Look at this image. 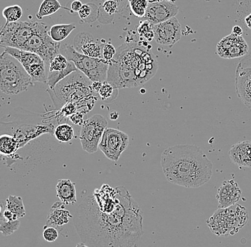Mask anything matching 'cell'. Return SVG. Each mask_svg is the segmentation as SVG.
I'll return each mask as SVG.
<instances>
[{
	"label": "cell",
	"instance_id": "1",
	"mask_svg": "<svg viewBox=\"0 0 251 247\" xmlns=\"http://www.w3.org/2000/svg\"><path fill=\"white\" fill-rule=\"evenodd\" d=\"M107 192H96L78 207L75 225L80 239L90 247H137L144 234L137 203L125 187Z\"/></svg>",
	"mask_w": 251,
	"mask_h": 247
},
{
	"label": "cell",
	"instance_id": "2",
	"mask_svg": "<svg viewBox=\"0 0 251 247\" xmlns=\"http://www.w3.org/2000/svg\"><path fill=\"white\" fill-rule=\"evenodd\" d=\"M161 166L170 183L199 188L211 179L213 164L201 148L192 144H178L165 149Z\"/></svg>",
	"mask_w": 251,
	"mask_h": 247
},
{
	"label": "cell",
	"instance_id": "3",
	"mask_svg": "<svg viewBox=\"0 0 251 247\" xmlns=\"http://www.w3.org/2000/svg\"><path fill=\"white\" fill-rule=\"evenodd\" d=\"M158 63L151 51L141 45H122L110 61L106 82L116 89L145 84L156 75Z\"/></svg>",
	"mask_w": 251,
	"mask_h": 247
},
{
	"label": "cell",
	"instance_id": "4",
	"mask_svg": "<svg viewBox=\"0 0 251 247\" xmlns=\"http://www.w3.org/2000/svg\"><path fill=\"white\" fill-rule=\"evenodd\" d=\"M59 122L60 116L56 111L38 114L17 107L0 119V135H12L23 148L42 135H54Z\"/></svg>",
	"mask_w": 251,
	"mask_h": 247
},
{
	"label": "cell",
	"instance_id": "5",
	"mask_svg": "<svg viewBox=\"0 0 251 247\" xmlns=\"http://www.w3.org/2000/svg\"><path fill=\"white\" fill-rule=\"evenodd\" d=\"M92 82L77 71L59 82L54 89H47V92L58 111L67 104H77L92 96Z\"/></svg>",
	"mask_w": 251,
	"mask_h": 247
},
{
	"label": "cell",
	"instance_id": "6",
	"mask_svg": "<svg viewBox=\"0 0 251 247\" xmlns=\"http://www.w3.org/2000/svg\"><path fill=\"white\" fill-rule=\"evenodd\" d=\"M30 76L15 58L4 51L0 55V91L16 95L34 86Z\"/></svg>",
	"mask_w": 251,
	"mask_h": 247
},
{
	"label": "cell",
	"instance_id": "7",
	"mask_svg": "<svg viewBox=\"0 0 251 247\" xmlns=\"http://www.w3.org/2000/svg\"><path fill=\"white\" fill-rule=\"evenodd\" d=\"M248 212L242 206L235 204L226 209H219L207 221L212 232L218 235L234 234L246 224Z\"/></svg>",
	"mask_w": 251,
	"mask_h": 247
},
{
	"label": "cell",
	"instance_id": "8",
	"mask_svg": "<svg viewBox=\"0 0 251 247\" xmlns=\"http://www.w3.org/2000/svg\"><path fill=\"white\" fill-rule=\"evenodd\" d=\"M70 62L76 66L77 70L84 74L92 82L106 81L110 62L103 58H92L77 53L72 45L61 46L60 51Z\"/></svg>",
	"mask_w": 251,
	"mask_h": 247
},
{
	"label": "cell",
	"instance_id": "9",
	"mask_svg": "<svg viewBox=\"0 0 251 247\" xmlns=\"http://www.w3.org/2000/svg\"><path fill=\"white\" fill-rule=\"evenodd\" d=\"M48 25L39 23L37 29L25 44L23 50L38 55L46 64L50 62L56 55L60 54L61 43L53 40L49 34Z\"/></svg>",
	"mask_w": 251,
	"mask_h": 247
},
{
	"label": "cell",
	"instance_id": "10",
	"mask_svg": "<svg viewBox=\"0 0 251 247\" xmlns=\"http://www.w3.org/2000/svg\"><path fill=\"white\" fill-rule=\"evenodd\" d=\"M39 22L18 21L4 24L0 27V47L23 50L25 44L38 27Z\"/></svg>",
	"mask_w": 251,
	"mask_h": 247
},
{
	"label": "cell",
	"instance_id": "11",
	"mask_svg": "<svg viewBox=\"0 0 251 247\" xmlns=\"http://www.w3.org/2000/svg\"><path fill=\"white\" fill-rule=\"evenodd\" d=\"M4 52L13 56L22 64L34 83L37 82L47 83L48 73L45 66L46 63L38 55L12 47H7L4 49Z\"/></svg>",
	"mask_w": 251,
	"mask_h": 247
},
{
	"label": "cell",
	"instance_id": "12",
	"mask_svg": "<svg viewBox=\"0 0 251 247\" xmlns=\"http://www.w3.org/2000/svg\"><path fill=\"white\" fill-rule=\"evenodd\" d=\"M107 124L104 116L100 114H95L84 121L79 136L83 150L89 154H93L98 150L99 144Z\"/></svg>",
	"mask_w": 251,
	"mask_h": 247
},
{
	"label": "cell",
	"instance_id": "13",
	"mask_svg": "<svg viewBox=\"0 0 251 247\" xmlns=\"http://www.w3.org/2000/svg\"><path fill=\"white\" fill-rule=\"evenodd\" d=\"M129 137L125 132L113 128H106L103 132L99 148L111 161L118 162L128 147Z\"/></svg>",
	"mask_w": 251,
	"mask_h": 247
},
{
	"label": "cell",
	"instance_id": "14",
	"mask_svg": "<svg viewBox=\"0 0 251 247\" xmlns=\"http://www.w3.org/2000/svg\"><path fill=\"white\" fill-rule=\"evenodd\" d=\"M235 86L238 98L251 110V52L243 56L237 66Z\"/></svg>",
	"mask_w": 251,
	"mask_h": 247
},
{
	"label": "cell",
	"instance_id": "15",
	"mask_svg": "<svg viewBox=\"0 0 251 247\" xmlns=\"http://www.w3.org/2000/svg\"><path fill=\"white\" fill-rule=\"evenodd\" d=\"M249 47L242 36L231 34L221 39L216 46V53L224 59L243 57L249 54Z\"/></svg>",
	"mask_w": 251,
	"mask_h": 247
},
{
	"label": "cell",
	"instance_id": "16",
	"mask_svg": "<svg viewBox=\"0 0 251 247\" xmlns=\"http://www.w3.org/2000/svg\"><path fill=\"white\" fill-rule=\"evenodd\" d=\"M154 39L158 45L172 47L181 38V26L175 17L154 25Z\"/></svg>",
	"mask_w": 251,
	"mask_h": 247
},
{
	"label": "cell",
	"instance_id": "17",
	"mask_svg": "<svg viewBox=\"0 0 251 247\" xmlns=\"http://www.w3.org/2000/svg\"><path fill=\"white\" fill-rule=\"evenodd\" d=\"M178 9L176 4L168 0L149 1L144 17L152 25H156L175 17L178 13Z\"/></svg>",
	"mask_w": 251,
	"mask_h": 247
},
{
	"label": "cell",
	"instance_id": "18",
	"mask_svg": "<svg viewBox=\"0 0 251 247\" xmlns=\"http://www.w3.org/2000/svg\"><path fill=\"white\" fill-rule=\"evenodd\" d=\"M242 191L233 179L226 180L218 190L216 199L219 209H226L235 205L241 199Z\"/></svg>",
	"mask_w": 251,
	"mask_h": 247
},
{
	"label": "cell",
	"instance_id": "19",
	"mask_svg": "<svg viewBox=\"0 0 251 247\" xmlns=\"http://www.w3.org/2000/svg\"><path fill=\"white\" fill-rule=\"evenodd\" d=\"M103 45L96 42L94 37L89 33L81 31L76 34L72 46L80 54L89 57L103 58L102 51Z\"/></svg>",
	"mask_w": 251,
	"mask_h": 247
},
{
	"label": "cell",
	"instance_id": "20",
	"mask_svg": "<svg viewBox=\"0 0 251 247\" xmlns=\"http://www.w3.org/2000/svg\"><path fill=\"white\" fill-rule=\"evenodd\" d=\"M21 149L20 143L12 135H0V162L7 166H10L18 160H22L17 155L19 149Z\"/></svg>",
	"mask_w": 251,
	"mask_h": 247
},
{
	"label": "cell",
	"instance_id": "21",
	"mask_svg": "<svg viewBox=\"0 0 251 247\" xmlns=\"http://www.w3.org/2000/svg\"><path fill=\"white\" fill-rule=\"evenodd\" d=\"M228 155L232 163L240 167L251 168V141H239L233 144Z\"/></svg>",
	"mask_w": 251,
	"mask_h": 247
},
{
	"label": "cell",
	"instance_id": "22",
	"mask_svg": "<svg viewBox=\"0 0 251 247\" xmlns=\"http://www.w3.org/2000/svg\"><path fill=\"white\" fill-rule=\"evenodd\" d=\"M72 218H73V216L71 215L70 211L64 209L62 201L56 202L51 207L47 216L46 225L56 228L60 227L68 224Z\"/></svg>",
	"mask_w": 251,
	"mask_h": 247
},
{
	"label": "cell",
	"instance_id": "23",
	"mask_svg": "<svg viewBox=\"0 0 251 247\" xmlns=\"http://www.w3.org/2000/svg\"><path fill=\"white\" fill-rule=\"evenodd\" d=\"M56 195L63 204L70 205L76 204V192L75 184L70 179H59L56 186Z\"/></svg>",
	"mask_w": 251,
	"mask_h": 247
},
{
	"label": "cell",
	"instance_id": "24",
	"mask_svg": "<svg viewBox=\"0 0 251 247\" xmlns=\"http://www.w3.org/2000/svg\"><path fill=\"white\" fill-rule=\"evenodd\" d=\"M75 29L76 26L72 24L54 25L50 28L49 34L54 42H61L67 39Z\"/></svg>",
	"mask_w": 251,
	"mask_h": 247
},
{
	"label": "cell",
	"instance_id": "25",
	"mask_svg": "<svg viewBox=\"0 0 251 247\" xmlns=\"http://www.w3.org/2000/svg\"><path fill=\"white\" fill-rule=\"evenodd\" d=\"M78 71L75 64L70 62L68 67L65 70L61 72H49L46 84L49 86V89H53L56 86V84L70 75L71 74Z\"/></svg>",
	"mask_w": 251,
	"mask_h": 247
},
{
	"label": "cell",
	"instance_id": "26",
	"mask_svg": "<svg viewBox=\"0 0 251 247\" xmlns=\"http://www.w3.org/2000/svg\"><path fill=\"white\" fill-rule=\"evenodd\" d=\"M60 9H66V8L62 7L58 0H44L39 7L36 17L38 20H42L45 17L52 15Z\"/></svg>",
	"mask_w": 251,
	"mask_h": 247
},
{
	"label": "cell",
	"instance_id": "27",
	"mask_svg": "<svg viewBox=\"0 0 251 247\" xmlns=\"http://www.w3.org/2000/svg\"><path fill=\"white\" fill-rule=\"evenodd\" d=\"M6 209L15 213L19 219L23 218L26 215L25 204L21 196L9 195L6 199Z\"/></svg>",
	"mask_w": 251,
	"mask_h": 247
},
{
	"label": "cell",
	"instance_id": "28",
	"mask_svg": "<svg viewBox=\"0 0 251 247\" xmlns=\"http://www.w3.org/2000/svg\"><path fill=\"white\" fill-rule=\"evenodd\" d=\"M54 135L60 142H69L75 137V130L70 124H59L55 128Z\"/></svg>",
	"mask_w": 251,
	"mask_h": 247
},
{
	"label": "cell",
	"instance_id": "29",
	"mask_svg": "<svg viewBox=\"0 0 251 247\" xmlns=\"http://www.w3.org/2000/svg\"><path fill=\"white\" fill-rule=\"evenodd\" d=\"M98 92L103 102L110 103V102H114L117 99L118 94H119V89H116L108 82L105 81L102 83L101 88Z\"/></svg>",
	"mask_w": 251,
	"mask_h": 247
},
{
	"label": "cell",
	"instance_id": "30",
	"mask_svg": "<svg viewBox=\"0 0 251 247\" xmlns=\"http://www.w3.org/2000/svg\"><path fill=\"white\" fill-rule=\"evenodd\" d=\"M23 8L17 4L5 7L2 11V16L6 20V24L18 22L23 17Z\"/></svg>",
	"mask_w": 251,
	"mask_h": 247
},
{
	"label": "cell",
	"instance_id": "31",
	"mask_svg": "<svg viewBox=\"0 0 251 247\" xmlns=\"http://www.w3.org/2000/svg\"><path fill=\"white\" fill-rule=\"evenodd\" d=\"M128 4L133 15L141 18L145 17L147 8L149 7V1L148 0H129Z\"/></svg>",
	"mask_w": 251,
	"mask_h": 247
},
{
	"label": "cell",
	"instance_id": "32",
	"mask_svg": "<svg viewBox=\"0 0 251 247\" xmlns=\"http://www.w3.org/2000/svg\"><path fill=\"white\" fill-rule=\"evenodd\" d=\"M153 27L150 22L141 21L138 27V33L139 36L143 38L147 39V41L153 40L154 39V31H153Z\"/></svg>",
	"mask_w": 251,
	"mask_h": 247
},
{
	"label": "cell",
	"instance_id": "33",
	"mask_svg": "<svg viewBox=\"0 0 251 247\" xmlns=\"http://www.w3.org/2000/svg\"><path fill=\"white\" fill-rule=\"evenodd\" d=\"M97 6L94 5V4H83L82 7L78 12L80 19L85 23H92V22L95 21L97 17L92 15H93L94 9H97Z\"/></svg>",
	"mask_w": 251,
	"mask_h": 247
},
{
	"label": "cell",
	"instance_id": "34",
	"mask_svg": "<svg viewBox=\"0 0 251 247\" xmlns=\"http://www.w3.org/2000/svg\"><path fill=\"white\" fill-rule=\"evenodd\" d=\"M70 61L62 54L56 55L50 64L49 72H61L68 67Z\"/></svg>",
	"mask_w": 251,
	"mask_h": 247
},
{
	"label": "cell",
	"instance_id": "35",
	"mask_svg": "<svg viewBox=\"0 0 251 247\" xmlns=\"http://www.w3.org/2000/svg\"><path fill=\"white\" fill-rule=\"evenodd\" d=\"M20 225H21V221L19 220L13 221H6L5 220L2 224L0 225V232L4 237H7L18 230L20 229Z\"/></svg>",
	"mask_w": 251,
	"mask_h": 247
},
{
	"label": "cell",
	"instance_id": "36",
	"mask_svg": "<svg viewBox=\"0 0 251 247\" xmlns=\"http://www.w3.org/2000/svg\"><path fill=\"white\" fill-rule=\"evenodd\" d=\"M42 235H43V238L47 242H54L57 240L58 237H59V232L56 227L45 225L44 226Z\"/></svg>",
	"mask_w": 251,
	"mask_h": 247
},
{
	"label": "cell",
	"instance_id": "37",
	"mask_svg": "<svg viewBox=\"0 0 251 247\" xmlns=\"http://www.w3.org/2000/svg\"><path fill=\"white\" fill-rule=\"evenodd\" d=\"M103 11L109 15H114V14L119 13V5L117 1L114 0H106L102 4Z\"/></svg>",
	"mask_w": 251,
	"mask_h": 247
},
{
	"label": "cell",
	"instance_id": "38",
	"mask_svg": "<svg viewBox=\"0 0 251 247\" xmlns=\"http://www.w3.org/2000/svg\"><path fill=\"white\" fill-rule=\"evenodd\" d=\"M116 53H117V50H116L115 47L111 44H105L103 45L102 55H103V59L105 60L108 61V62L112 60Z\"/></svg>",
	"mask_w": 251,
	"mask_h": 247
},
{
	"label": "cell",
	"instance_id": "39",
	"mask_svg": "<svg viewBox=\"0 0 251 247\" xmlns=\"http://www.w3.org/2000/svg\"><path fill=\"white\" fill-rule=\"evenodd\" d=\"M3 216H4V220L6 221H13L19 220L18 217L15 213L7 209H5V210H4Z\"/></svg>",
	"mask_w": 251,
	"mask_h": 247
},
{
	"label": "cell",
	"instance_id": "40",
	"mask_svg": "<svg viewBox=\"0 0 251 247\" xmlns=\"http://www.w3.org/2000/svg\"><path fill=\"white\" fill-rule=\"evenodd\" d=\"M82 6L83 3L79 0H75V1H72V4H71L72 12H78L82 7Z\"/></svg>",
	"mask_w": 251,
	"mask_h": 247
},
{
	"label": "cell",
	"instance_id": "41",
	"mask_svg": "<svg viewBox=\"0 0 251 247\" xmlns=\"http://www.w3.org/2000/svg\"><path fill=\"white\" fill-rule=\"evenodd\" d=\"M6 209V202L4 201L0 200V225L2 224L5 220H4L3 214H4V210Z\"/></svg>",
	"mask_w": 251,
	"mask_h": 247
},
{
	"label": "cell",
	"instance_id": "42",
	"mask_svg": "<svg viewBox=\"0 0 251 247\" xmlns=\"http://www.w3.org/2000/svg\"><path fill=\"white\" fill-rule=\"evenodd\" d=\"M103 1H104L106 0H103ZM114 1H117L118 4H119V12H122L124 10H125L126 8L128 6L129 0H114Z\"/></svg>",
	"mask_w": 251,
	"mask_h": 247
},
{
	"label": "cell",
	"instance_id": "43",
	"mask_svg": "<svg viewBox=\"0 0 251 247\" xmlns=\"http://www.w3.org/2000/svg\"><path fill=\"white\" fill-rule=\"evenodd\" d=\"M243 32V31L241 27L234 26L232 29L231 34H234L235 36H242Z\"/></svg>",
	"mask_w": 251,
	"mask_h": 247
},
{
	"label": "cell",
	"instance_id": "44",
	"mask_svg": "<svg viewBox=\"0 0 251 247\" xmlns=\"http://www.w3.org/2000/svg\"><path fill=\"white\" fill-rule=\"evenodd\" d=\"M102 83L103 82H92V89H93V90L97 91V92H99L100 88H101Z\"/></svg>",
	"mask_w": 251,
	"mask_h": 247
},
{
	"label": "cell",
	"instance_id": "45",
	"mask_svg": "<svg viewBox=\"0 0 251 247\" xmlns=\"http://www.w3.org/2000/svg\"><path fill=\"white\" fill-rule=\"evenodd\" d=\"M246 20V24H247L248 26H249L251 29V14L250 15L248 16Z\"/></svg>",
	"mask_w": 251,
	"mask_h": 247
},
{
	"label": "cell",
	"instance_id": "46",
	"mask_svg": "<svg viewBox=\"0 0 251 247\" xmlns=\"http://www.w3.org/2000/svg\"><path fill=\"white\" fill-rule=\"evenodd\" d=\"M76 247H90L87 246V245H85L84 243H78L76 245Z\"/></svg>",
	"mask_w": 251,
	"mask_h": 247
}]
</instances>
